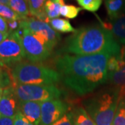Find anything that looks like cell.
<instances>
[{"label":"cell","mask_w":125,"mask_h":125,"mask_svg":"<svg viewBox=\"0 0 125 125\" xmlns=\"http://www.w3.org/2000/svg\"><path fill=\"white\" fill-rule=\"evenodd\" d=\"M53 125H74L73 115L72 112H67V113L61 117Z\"/></svg>","instance_id":"26"},{"label":"cell","mask_w":125,"mask_h":125,"mask_svg":"<svg viewBox=\"0 0 125 125\" xmlns=\"http://www.w3.org/2000/svg\"><path fill=\"white\" fill-rule=\"evenodd\" d=\"M0 64H1V62H0Z\"/></svg>","instance_id":"33"},{"label":"cell","mask_w":125,"mask_h":125,"mask_svg":"<svg viewBox=\"0 0 125 125\" xmlns=\"http://www.w3.org/2000/svg\"><path fill=\"white\" fill-rule=\"evenodd\" d=\"M8 36H9V34H7V33H4L2 32H0V43H1L7 38Z\"/></svg>","instance_id":"30"},{"label":"cell","mask_w":125,"mask_h":125,"mask_svg":"<svg viewBox=\"0 0 125 125\" xmlns=\"http://www.w3.org/2000/svg\"><path fill=\"white\" fill-rule=\"evenodd\" d=\"M81 8L90 12L97 11L101 6L102 0H75Z\"/></svg>","instance_id":"23"},{"label":"cell","mask_w":125,"mask_h":125,"mask_svg":"<svg viewBox=\"0 0 125 125\" xmlns=\"http://www.w3.org/2000/svg\"><path fill=\"white\" fill-rule=\"evenodd\" d=\"M25 58L33 62H42L50 56L52 49L40 36L20 26L18 30Z\"/></svg>","instance_id":"5"},{"label":"cell","mask_w":125,"mask_h":125,"mask_svg":"<svg viewBox=\"0 0 125 125\" xmlns=\"http://www.w3.org/2000/svg\"><path fill=\"white\" fill-rule=\"evenodd\" d=\"M102 25L111 32L113 37L120 45H125V13L115 19Z\"/></svg>","instance_id":"12"},{"label":"cell","mask_w":125,"mask_h":125,"mask_svg":"<svg viewBox=\"0 0 125 125\" xmlns=\"http://www.w3.org/2000/svg\"><path fill=\"white\" fill-rule=\"evenodd\" d=\"M4 88H2L1 86H0V99H1L2 96H3V93H4Z\"/></svg>","instance_id":"32"},{"label":"cell","mask_w":125,"mask_h":125,"mask_svg":"<svg viewBox=\"0 0 125 125\" xmlns=\"http://www.w3.org/2000/svg\"><path fill=\"white\" fill-rule=\"evenodd\" d=\"M10 0H0V4L9 6V4H10Z\"/></svg>","instance_id":"31"},{"label":"cell","mask_w":125,"mask_h":125,"mask_svg":"<svg viewBox=\"0 0 125 125\" xmlns=\"http://www.w3.org/2000/svg\"><path fill=\"white\" fill-rule=\"evenodd\" d=\"M0 32L9 34V27L7 21L0 16Z\"/></svg>","instance_id":"28"},{"label":"cell","mask_w":125,"mask_h":125,"mask_svg":"<svg viewBox=\"0 0 125 125\" xmlns=\"http://www.w3.org/2000/svg\"><path fill=\"white\" fill-rule=\"evenodd\" d=\"M20 26L40 36L52 49L61 40L60 34L49 25V23L36 18L22 20Z\"/></svg>","instance_id":"8"},{"label":"cell","mask_w":125,"mask_h":125,"mask_svg":"<svg viewBox=\"0 0 125 125\" xmlns=\"http://www.w3.org/2000/svg\"><path fill=\"white\" fill-rule=\"evenodd\" d=\"M13 125H36L27 119L19 111L13 118Z\"/></svg>","instance_id":"25"},{"label":"cell","mask_w":125,"mask_h":125,"mask_svg":"<svg viewBox=\"0 0 125 125\" xmlns=\"http://www.w3.org/2000/svg\"><path fill=\"white\" fill-rule=\"evenodd\" d=\"M11 76L14 85L34 84L54 85L61 79L58 72L39 62L20 61L12 69Z\"/></svg>","instance_id":"4"},{"label":"cell","mask_w":125,"mask_h":125,"mask_svg":"<svg viewBox=\"0 0 125 125\" xmlns=\"http://www.w3.org/2000/svg\"><path fill=\"white\" fill-rule=\"evenodd\" d=\"M108 81L120 90V95L125 94V62L117 71L108 74Z\"/></svg>","instance_id":"14"},{"label":"cell","mask_w":125,"mask_h":125,"mask_svg":"<svg viewBox=\"0 0 125 125\" xmlns=\"http://www.w3.org/2000/svg\"><path fill=\"white\" fill-rule=\"evenodd\" d=\"M112 125H125V94L120 95Z\"/></svg>","instance_id":"20"},{"label":"cell","mask_w":125,"mask_h":125,"mask_svg":"<svg viewBox=\"0 0 125 125\" xmlns=\"http://www.w3.org/2000/svg\"><path fill=\"white\" fill-rule=\"evenodd\" d=\"M20 22L21 20H12L7 22L9 27V33L18 31L20 28Z\"/></svg>","instance_id":"27"},{"label":"cell","mask_w":125,"mask_h":125,"mask_svg":"<svg viewBox=\"0 0 125 125\" xmlns=\"http://www.w3.org/2000/svg\"><path fill=\"white\" fill-rule=\"evenodd\" d=\"M74 125H96L85 108L77 106L72 112Z\"/></svg>","instance_id":"16"},{"label":"cell","mask_w":125,"mask_h":125,"mask_svg":"<svg viewBox=\"0 0 125 125\" xmlns=\"http://www.w3.org/2000/svg\"><path fill=\"white\" fill-rule=\"evenodd\" d=\"M20 102L15 96L13 85H10L4 90V93L0 99V117L14 118L20 111Z\"/></svg>","instance_id":"10"},{"label":"cell","mask_w":125,"mask_h":125,"mask_svg":"<svg viewBox=\"0 0 125 125\" xmlns=\"http://www.w3.org/2000/svg\"><path fill=\"white\" fill-rule=\"evenodd\" d=\"M41 103L33 101L20 102L19 104L20 111L32 123L39 125L41 117Z\"/></svg>","instance_id":"11"},{"label":"cell","mask_w":125,"mask_h":125,"mask_svg":"<svg viewBox=\"0 0 125 125\" xmlns=\"http://www.w3.org/2000/svg\"><path fill=\"white\" fill-rule=\"evenodd\" d=\"M25 58L20 36L17 31L9 36L0 43V62L5 65L16 64Z\"/></svg>","instance_id":"7"},{"label":"cell","mask_w":125,"mask_h":125,"mask_svg":"<svg viewBox=\"0 0 125 125\" xmlns=\"http://www.w3.org/2000/svg\"><path fill=\"white\" fill-rule=\"evenodd\" d=\"M9 6L18 13L22 20L31 16L27 0H10Z\"/></svg>","instance_id":"18"},{"label":"cell","mask_w":125,"mask_h":125,"mask_svg":"<svg viewBox=\"0 0 125 125\" xmlns=\"http://www.w3.org/2000/svg\"><path fill=\"white\" fill-rule=\"evenodd\" d=\"M65 5L64 0H47L45 4V13L49 20L61 15V9Z\"/></svg>","instance_id":"17"},{"label":"cell","mask_w":125,"mask_h":125,"mask_svg":"<svg viewBox=\"0 0 125 125\" xmlns=\"http://www.w3.org/2000/svg\"><path fill=\"white\" fill-rule=\"evenodd\" d=\"M120 45L111 32L103 25L93 24L81 27L67 37L65 50L79 56L107 53L111 56L120 54Z\"/></svg>","instance_id":"2"},{"label":"cell","mask_w":125,"mask_h":125,"mask_svg":"<svg viewBox=\"0 0 125 125\" xmlns=\"http://www.w3.org/2000/svg\"><path fill=\"white\" fill-rule=\"evenodd\" d=\"M104 4L111 20L125 13V0H104Z\"/></svg>","instance_id":"15"},{"label":"cell","mask_w":125,"mask_h":125,"mask_svg":"<svg viewBox=\"0 0 125 125\" xmlns=\"http://www.w3.org/2000/svg\"><path fill=\"white\" fill-rule=\"evenodd\" d=\"M49 25L57 32L69 33L74 32L76 29L72 27L69 20L62 18H55L49 20Z\"/></svg>","instance_id":"19"},{"label":"cell","mask_w":125,"mask_h":125,"mask_svg":"<svg viewBox=\"0 0 125 125\" xmlns=\"http://www.w3.org/2000/svg\"><path fill=\"white\" fill-rule=\"evenodd\" d=\"M82 9V8L74 5L65 4L61 9V15L68 19H74L78 16Z\"/></svg>","instance_id":"22"},{"label":"cell","mask_w":125,"mask_h":125,"mask_svg":"<svg viewBox=\"0 0 125 125\" xmlns=\"http://www.w3.org/2000/svg\"><path fill=\"white\" fill-rule=\"evenodd\" d=\"M68 109V104L60 99L42 102L39 125H53L67 113Z\"/></svg>","instance_id":"9"},{"label":"cell","mask_w":125,"mask_h":125,"mask_svg":"<svg viewBox=\"0 0 125 125\" xmlns=\"http://www.w3.org/2000/svg\"><path fill=\"white\" fill-rule=\"evenodd\" d=\"M0 16L7 22L12 20H22L21 17L16 13L9 6L0 4Z\"/></svg>","instance_id":"21"},{"label":"cell","mask_w":125,"mask_h":125,"mask_svg":"<svg viewBox=\"0 0 125 125\" xmlns=\"http://www.w3.org/2000/svg\"><path fill=\"white\" fill-rule=\"evenodd\" d=\"M47 0H27L31 16L49 23L45 13V4Z\"/></svg>","instance_id":"13"},{"label":"cell","mask_w":125,"mask_h":125,"mask_svg":"<svg viewBox=\"0 0 125 125\" xmlns=\"http://www.w3.org/2000/svg\"><path fill=\"white\" fill-rule=\"evenodd\" d=\"M107 53L93 55L61 56L56 61V67L61 79L75 93L84 95L93 93L108 81Z\"/></svg>","instance_id":"1"},{"label":"cell","mask_w":125,"mask_h":125,"mask_svg":"<svg viewBox=\"0 0 125 125\" xmlns=\"http://www.w3.org/2000/svg\"><path fill=\"white\" fill-rule=\"evenodd\" d=\"M12 76H10L7 71L3 67H0V86L6 88L9 86L13 85L12 84Z\"/></svg>","instance_id":"24"},{"label":"cell","mask_w":125,"mask_h":125,"mask_svg":"<svg viewBox=\"0 0 125 125\" xmlns=\"http://www.w3.org/2000/svg\"><path fill=\"white\" fill-rule=\"evenodd\" d=\"M14 92L18 101H33L43 102L58 99L62 96V92L55 85L17 84L13 85Z\"/></svg>","instance_id":"6"},{"label":"cell","mask_w":125,"mask_h":125,"mask_svg":"<svg viewBox=\"0 0 125 125\" xmlns=\"http://www.w3.org/2000/svg\"><path fill=\"white\" fill-rule=\"evenodd\" d=\"M0 125H13V118L0 117Z\"/></svg>","instance_id":"29"},{"label":"cell","mask_w":125,"mask_h":125,"mask_svg":"<svg viewBox=\"0 0 125 125\" xmlns=\"http://www.w3.org/2000/svg\"><path fill=\"white\" fill-rule=\"evenodd\" d=\"M120 90H102L83 101L84 108L96 125H112L120 101Z\"/></svg>","instance_id":"3"}]
</instances>
